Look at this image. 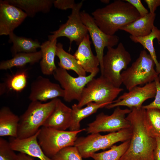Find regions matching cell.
I'll return each mask as SVG.
<instances>
[{"label":"cell","instance_id":"6da1fadb","mask_svg":"<svg viewBox=\"0 0 160 160\" xmlns=\"http://www.w3.org/2000/svg\"><path fill=\"white\" fill-rule=\"evenodd\" d=\"M131 110L126 117L132 131L130 145L119 160H154L156 141L147 126L146 110L141 107Z\"/></svg>","mask_w":160,"mask_h":160},{"label":"cell","instance_id":"7a4b0ae2","mask_svg":"<svg viewBox=\"0 0 160 160\" xmlns=\"http://www.w3.org/2000/svg\"><path fill=\"white\" fill-rule=\"evenodd\" d=\"M92 14L97 26L103 32L110 35H114L121 28L140 17L133 6L120 0L98 8Z\"/></svg>","mask_w":160,"mask_h":160},{"label":"cell","instance_id":"3957f363","mask_svg":"<svg viewBox=\"0 0 160 160\" xmlns=\"http://www.w3.org/2000/svg\"><path fill=\"white\" fill-rule=\"evenodd\" d=\"M58 99L45 103L31 101L20 117L17 138H26L36 134L54 110Z\"/></svg>","mask_w":160,"mask_h":160},{"label":"cell","instance_id":"277c9868","mask_svg":"<svg viewBox=\"0 0 160 160\" xmlns=\"http://www.w3.org/2000/svg\"><path fill=\"white\" fill-rule=\"evenodd\" d=\"M155 66L149 54L145 50L141 51L131 66L121 73L122 84L129 91L135 87L154 81L159 75Z\"/></svg>","mask_w":160,"mask_h":160},{"label":"cell","instance_id":"5b68a950","mask_svg":"<svg viewBox=\"0 0 160 160\" xmlns=\"http://www.w3.org/2000/svg\"><path fill=\"white\" fill-rule=\"evenodd\" d=\"M132 135L131 128L105 135L99 133L91 134L86 137H78L74 145L83 158L91 157L96 152L110 148L119 142L130 140Z\"/></svg>","mask_w":160,"mask_h":160},{"label":"cell","instance_id":"8992f818","mask_svg":"<svg viewBox=\"0 0 160 160\" xmlns=\"http://www.w3.org/2000/svg\"><path fill=\"white\" fill-rule=\"evenodd\" d=\"M124 90L114 85L103 76L93 78L83 89L77 106L81 108L91 102L100 104L112 103L119 94Z\"/></svg>","mask_w":160,"mask_h":160},{"label":"cell","instance_id":"52a82bcc","mask_svg":"<svg viewBox=\"0 0 160 160\" xmlns=\"http://www.w3.org/2000/svg\"><path fill=\"white\" fill-rule=\"evenodd\" d=\"M85 130L84 128L77 131L60 130L42 126L38 140L45 154L52 158L63 149L74 146L78 134Z\"/></svg>","mask_w":160,"mask_h":160},{"label":"cell","instance_id":"ba28073f","mask_svg":"<svg viewBox=\"0 0 160 160\" xmlns=\"http://www.w3.org/2000/svg\"><path fill=\"white\" fill-rule=\"evenodd\" d=\"M107 48L106 54L103 58L101 75L119 88L122 84L121 71L127 68L131 61V55L121 42L116 48L108 47Z\"/></svg>","mask_w":160,"mask_h":160},{"label":"cell","instance_id":"9c48e42d","mask_svg":"<svg viewBox=\"0 0 160 160\" xmlns=\"http://www.w3.org/2000/svg\"><path fill=\"white\" fill-rule=\"evenodd\" d=\"M129 108L121 109L117 107L111 115L101 113L95 120L90 123L86 129L87 133H99L101 132H113L129 128L131 124L126 115L131 111Z\"/></svg>","mask_w":160,"mask_h":160},{"label":"cell","instance_id":"30bf717a","mask_svg":"<svg viewBox=\"0 0 160 160\" xmlns=\"http://www.w3.org/2000/svg\"><path fill=\"white\" fill-rule=\"evenodd\" d=\"M83 1L76 4L72 9L67 22L60 25L57 30L50 32L52 35L48 36L49 40H53L58 38L65 37L69 39L70 46L73 41L79 45L88 34L87 29L83 23L80 15V10Z\"/></svg>","mask_w":160,"mask_h":160},{"label":"cell","instance_id":"8fae6325","mask_svg":"<svg viewBox=\"0 0 160 160\" xmlns=\"http://www.w3.org/2000/svg\"><path fill=\"white\" fill-rule=\"evenodd\" d=\"M98 72L95 71L85 76L74 77L66 70L59 67L57 68L53 75L64 90L63 98L64 100L69 102L74 100H80L84 89Z\"/></svg>","mask_w":160,"mask_h":160},{"label":"cell","instance_id":"7c38bea8","mask_svg":"<svg viewBox=\"0 0 160 160\" xmlns=\"http://www.w3.org/2000/svg\"><path fill=\"white\" fill-rule=\"evenodd\" d=\"M81 20L87 27L94 45L96 56L100 63L101 72L103 70V60L105 47L116 45L119 41V37L110 35L103 32L95 23L92 16L84 11L80 12Z\"/></svg>","mask_w":160,"mask_h":160},{"label":"cell","instance_id":"4fadbf2b","mask_svg":"<svg viewBox=\"0 0 160 160\" xmlns=\"http://www.w3.org/2000/svg\"><path fill=\"white\" fill-rule=\"evenodd\" d=\"M124 93L112 103L105 107L108 109L120 106H126L131 110L134 108H141L143 103L146 100L154 97L156 92L154 81L143 86L135 87Z\"/></svg>","mask_w":160,"mask_h":160},{"label":"cell","instance_id":"5bb4252c","mask_svg":"<svg viewBox=\"0 0 160 160\" xmlns=\"http://www.w3.org/2000/svg\"><path fill=\"white\" fill-rule=\"evenodd\" d=\"M64 91L58 84L47 78L39 76L31 83L29 99L32 101L45 102L58 97H63Z\"/></svg>","mask_w":160,"mask_h":160},{"label":"cell","instance_id":"9a60e30c","mask_svg":"<svg viewBox=\"0 0 160 160\" xmlns=\"http://www.w3.org/2000/svg\"><path fill=\"white\" fill-rule=\"evenodd\" d=\"M27 17L20 9L6 0L0 1V35H9Z\"/></svg>","mask_w":160,"mask_h":160},{"label":"cell","instance_id":"2e32d148","mask_svg":"<svg viewBox=\"0 0 160 160\" xmlns=\"http://www.w3.org/2000/svg\"><path fill=\"white\" fill-rule=\"evenodd\" d=\"M39 131V130L35 135L26 138L10 137L9 142L11 148L15 151L37 158L40 160H53L45 154L38 142Z\"/></svg>","mask_w":160,"mask_h":160},{"label":"cell","instance_id":"e0dca14e","mask_svg":"<svg viewBox=\"0 0 160 160\" xmlns=\"http://www.w3.org/2000/svg\"><path fill=\"white\" fill-rule=\"evenodd\" d=\"M72 119V108L58 98L55 107L44 123L43 127L60 130L69 129Z\"/></svg>","mask_w":160,"mask_h":160},{"label":"cell","instance_id":"ac0fdd59","mask_svg":"<svg viewBox=\"0 0 160 160\" xmlns=\"http://www.w3.org/2000/svg\"><path fill=\"white\" fill-rule=\"evenodd\" d=\"M90 44L89 35L88 34L78 45L73 55L86 72L90 73L99 72L100 65L98 59L93 54Z\"/></svg>","mask_w":160,"mask_h":160},{"label":"cell","instance_id":"d6986e66","mask_svg":"<svg viewBox=\"0 0 160 160\" xmlns=\"http://www.w3.org/2000/svg\"><path fill=\"white\" fill-rule=\"evenodd\" d=\"M156 13L150 12L143 17H140L135 21L122 27L120 30L124 31L131 36L143 37L149 35L155 26L154 22Z\"/></svg>","mask_w":160,"mask_h":160},{"label":"cell","instance_id":"ffe728a7","mask_svg":"<svg viewBox=\"0 0 160 160\" xmlns=\"http://www.w3.org/2000/svg\"><path fill=\"white\" fill-rule=\"evenodd\" d=\"M57 39L48 40L41 45L42 57L40 63L41 71L45 75H53L57 68L55 62Z\"/></svg>","mask_w":160,"mask_h":160},{"label":"cell","instance_id":"44dd1931","mask_svg":"<svg viewBox=\"0 0 160 160\" xmlns=\"http://www.w3.org/2000/svg\"><path fill=\"white\" fill-rule=\"evenodd\" d=\"M9 4L19 8L27 14V17H33L39 12L47 13L53 4L52 0H6Z\"/></svg>","mask_w":160,"mask_h":160},{"label":"cell","instance_id":"7402d4cb","mask_svg":"<svg viewBox=\"0 0 160 160\" xmlns=\"http://www.w3.org/2000/svg\"><path fill=\"white\" fill-rule=\"evenodd\" d=\"M20 117L14 113L7 106L0 110V136L17 138Z\"/></svg>","mask_w":160,"mask_h":160},{"label":"cell","instance_id":"603a6c76","mask_svg":"<svg viewBox=\"0 0 160 160\" xmlns=\"http://www.w3.org/2000/svg\"><path fill=\"white\" fill-rule=\"evenodd\" d=\"M111 103H108L99 104L91 102L87 105L84 108H79L77 104H74L72 106V119L70 131H77L80 129V123L83 119L95 113L99 109L105 107Z\"/></svg>","mask_w":160,"mask_h":160},{"label":"cell","instance_id":"cb8c5ba5","mask_svg":"<svg viewBox=\"0 0 160 160\" xmlns=\"http://www.w3.org/2000/svg\"><path fill=\"white\" fill-rule=\"evenodd\" d=\"M41 57V50L32 53H18L10 59L1 61L0 63V69L7 70L14 67H23L28 64H33L39 62Z\"/></svg>","mask_w":160,"mask_h":160},{"label":"cell","instance_id":"d4e9b609","mask_svg":"<svg viewBox=\"0 0 160 160\" xmlns=\"http://www.w3.org/2000/svg\"><path fill=\"white\" fill-rule=\"evenodd\" d=\"M56 56L58 58L59 67L66 70L74 71L79 76H86V72L79 64L78 60L73 55L65 51L62 44H57Z\"/></svg>","mask_w":160,"mask_h":160},{"label":"cell","instance_id":"484cf974","mask_svg":"<svg viewBox=\"0 0 160 160\" xmlns=\"http://www.w3.org/2000/svg\"><path fill=\"white\" fill-rule=\"evenodd\" d=\"M9 42L13 43L11 48L12 56L18 53H32L37 52V49L40 48L41 44L37 40H33L23 36H18L13 32L9 35Z\"/></svg>","mask_w":160,"mask_h":160},{"label":"cell","instance_id":"4316f807","mask_svg":"<svg viewBox=\"0 0 160 160\" xmlns=\"http://www.w3.org/2000/svg\"><path fill=\"white\" fill-rule=\"evenodd\" d=\"M129 38L133 42L140 44L144 49L149 52L155 63L156 71L160 76V62L157 60L153 45V41L156 39H157L159 44H160V29L155 26L151 33L147 36L137 37L130 35Z\"/></svg>","mask_w":160,"mask_h":160},{"label":"cell","instance_id":"83f0119b","mask_svg":"<svg viewBox=\"0 0 160 160\" xmlns=\"http://www.w3.org/2000/svg\"><path fill=\"white\" fill-rule=\"evenodd\" d=\"M130 139L117 145H113L109 150L95 153L91 156L94 160H119L129 146Z\"/></svg>","mask_w":160,"mask_h":160},{"label":"cell","instance_id":"f1b7e54d","mask_svg":"<svg viewBox=\"0 0 160 160\" xmlns=\"http://www.w3.org/2000/svg\"><path fill=\"white\" fill-rule=\"evenodd\" d=\"M27 69H21L8 76L4 82L7 89L17 92L22 91L27 84Z\"/></svg>","mask_w":160,"mask_h":160},{"label":"cell","instance_id":"f546056e","mask_svg":"<svg viewBox=\"0 0 160 160\" xmlns=\"http://www.w3.org/2000/svg\"><path fill=\"white\" fill-rule=\"evenodd\" d=\"M145 121L151 135L155 137H160V110L155 108L146 109Z\"/></svg>","mask_w":160,"mask_h":160},{"label":"cell","instance_id":"4dcf8cb0","mask_svg":"<svg viewBox=\"0 0 160 160\" xmlns=\"http://www.w3.org/2000/svg\"><path fill=\"white\" fill-rule=\"evenodd\" d=\"M52 159L53 160H82V157L75 146H68L63 149Z\"/></svg>","mask_w":160,"mask_h":160},{"label":"cell","instance_id":"1f68e13d","mask_svg":"<svg viewBox=\"0 0 160 160\" xmlns=\"http://www.w3.org/2000/svg\"><path fill=\"white\" fill-rule=\"evenodd\" d=\"M11 148L9 142L0 138V160H19L17 154Z\"/></svg>","mask_w":160,"mask_h":160},{"label":"cell","instance_id":"d6a6232c","mask_svg":"<svg viewBox=\"0 0 160 160\" xmlns=\"http://www.w3.org/2000/svg\"><path fill=\"white\" fill-rule=\"evenodd\" d=\"M155 83L156 92L155 96V99L153 101L149 104L142 105V107L145 110L155 108L160 110V76H159L154 81Z\"/></svg>","mask_w":160,"mask_h":160},{"label":"cell","instance_id":"836d02e7","mask_svg":"<svg viewBox=\"0 0 160 160\" xmlns=\"http://www.w3.org/2000/svg\"><path fill=\"white\" fill-rule=\"evenodd\" d=\"M76 3L73 0H53V4L54 7L61 10L72 9Z\"/></svg>","mask_w":160,"mask_h":160},{"label":"cell","instance_id":"e575fe53","mask_svg":"<svg viewBox=\"0 0 160 160\" xmlns=\"http://www.w3.org/2000/svg\"><path fill=\"white\" fill-rule=\"evenodd\" d=\"M131 4L137 10L140 17H143L148 13V10L144 7L140 0H125Z\"/></svg>","mask_w":160,"mask_h":160},{"label":"cell","instance_id":"d590c367","mask_svg":"<svg viewBox=\"0 0 160 160\" xmlns=\"http://www.w3.org/2000/svg\"><path fill=\"white\" fill-rule=\"evenodd\" d=\"M149 9V12L155 13L157 8L160 6V0H145Z\"/></svg>","mask_w":160,"mask_h":160},{"label":"cell","instance_id":"8d00e7d4","mask_svg":"<svg viewBox=\"0 0 160 160\" xmlns=\"http://www.w3.org/2000/svg\"><path fill=\"white\" fill-rule=\"evenodd\" d=\"M156 144L153 152L154 160H160V137H156Z\"/></svg>","mask_w":160,"mask_h":160},{"label":"cell","instance_id":"74e56055","mask_svg":"<svg viewBox=\"0 0 160 160\" xmlns=\"http://www.w3.org/2000/svg\"><path fill=\"white\" fill-rule=\"evenodd\" d=\"M18 155L19 160H34L31 156L23 153H19Z\"/></svg>","mask_w":160,"mask_h":160},{"label":"cell","instance_id":"f35d334b","mask_svg":"<svg viewBox=\"0 0 160 160\" xmlns=\"http://www.w3.org/2000/svg\"><path fill=\"white\" fill-rule=\"evenodd\" d=\"M7 89L4 82L1 83L0 84V95H1L6 91Z\"/></svg>","mask_w":160,"mask_h":160},{"label":"cell","instance_id":"ab89813d","mask_svg":"<svg viewBox=\"0 0 160 160\" xmlns=\"http://www.w3.org/2000/svg\"><path fill=\"white\" fill-rule=\"evenodd\" d=\"M101 1L103 3L108 4L109 3L110 1L108 0H101Z\"/></svg>","mask_w":160,"mask_h":160}]
</instances>
